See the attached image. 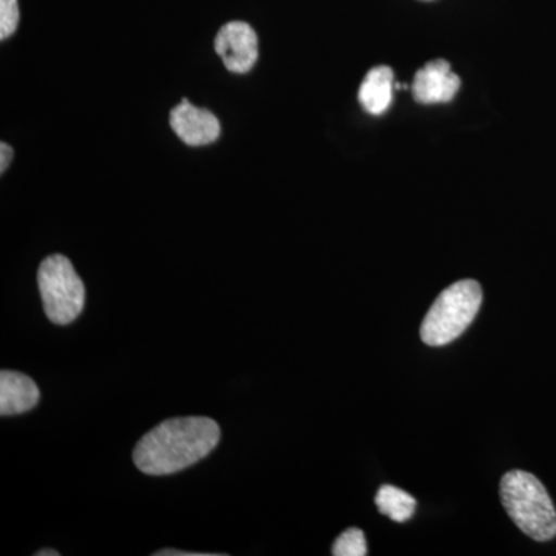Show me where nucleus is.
<instances>
[{
  "label": "nucleus",
  "mask_w": 556,
  "mask_h": 556,
  "mask_svg": "<svg viewBox=\"0 0 556 556\" xmlns=\"http://www.w3.org/2000/svg\"><path fill=\"white\" fill-rule=\"evenodd\" d=\"M482 289L477 280H460L441 292L420 327L428 346H442L463 336L481 308Z\"/></svg>",
  "instance_id": "7ed1b4c3"
},
{
  "label": "nucleus",
  "mask_w": 556,
  "mask_h": 556,
  "mask_svg": "<svg viewBox=\"0 0 556 556\" xmlns=\"http://www.w3.org/2000/svg\"><path fill=\"white\" fill-rule=\"evenodd\" d=\"M501 501L508 517L535 541L556 536V510L546 486L522 470H511L501 479Z\"/></svg>",
  "instance_id": "f03ea898"
},
{
  "label": "nucleus",
  "mask_w": 556,
  "mask_h": 556,
  "mask_svg": "<svg viewBox=\"0 0 556 556\" xmlns=\"http://www.w3.org/2000/svg\"><path fill=\"white\" fill-rule=\"evenodd\" d=\"M36 556H60V552L53 548H43V551L36 552Z\"/></svg>",
  "instance_id": "2eb2a0df"
},
{
  "label": "nucleus",
  "mask_w": 556,
  "mask_h": 556,
  "mask_svg": "<svg viewBox=\"0 0 556 556\" xmlns=\"http://www.w3.org/2000/svg\"><path fill=\"white\" fill-rule=\"evenodd\" d=\"M334 556H365L368 555L367 538L361 529H348L336 540L332 546Z\"/></svg>",
  "instance_id": "9b49d317"
},
{
  "label": "nucleus",
  "mask_w": 556,
  "mask_h": 556,
  "mask_svg": "<svg viewBox=\"0 0 556 556\" xmlns=\"http://www.w3.org/2000/svg\"><path fill=\"white\" fill-rule=\"evenodd\" d=\"M169 121L177 137L192 148L212 144L222 134L217 116L206 109L195 108L188 100H182L172 110Z\"/></svg>",
  "instance_id": "423d86ee"
},
{
  "label": "nucleus",
  "mask_w": 556,
  "mask_h": 556,
  "mask_svg": "<svg viewBox=\"0 0 556 556\" xmlns=\"http://www.w3.org/2000/svg\"><path fill=\"white\" fill-rule=\"evenodd\" d=\"M20 25V3L17 0H0V39H9Z\"/></svg>",
  "instance_id": "f8f14e48"
},
{
  "label": "nucleus",
  "mask_w": 556,
  "mask_h": 556,
  "mask_svg": "<svg viewBox=\"0 0 556 556\" xmlns=\"http://www.w3.org/2000/svg\"><path fill=\"white\" fill-rule=\"evenodd\" d=\"M38 285L43 309L54 325H68L80 316L86 288L67 257L54 254L43 260L38 270Z\"/></svg>",
  "instance_id": "20e7f679"
},
{
  "label": "nucleus",
  "mask_w": 556,
  "mask_h": 556,
  "mask_svg": "<svg viewBox=\"0 0 556 556\" xmlns=\"http://www.w3.org/2000/svg\"><path fill=\"white\" fill-rule=\"evenodd\" d=\"M218 442L219 427L211 417H174L138 442L134 463L142 473L166 477L200 463L214 452Z\"/></svg>",
  "instance_id": "f257e3e1"
},
{
  "label": "nucleus",
  "mask_w": 556,
  "mask_h": 556,
  "mask_svg": "<svg viewBox=\"0 0 556 556\" xmlns=\"http://www.w3.org/2000/svg\"><path fill=\"white\" fill-rule=\"evenodd\" d=\"M156 556H217L215 554H192V552L175 551V548H164L156 552Z\"/></svg>",
  "instance_id": "4468645a"
},
{
  "label": "nucleus",
  "mask_w": 556,
  "mask_h": 556,
  "mask_svg": "<svg viewBox=\"0 0 556 556\" xmlns=\"http://www.w3.org/2000/svg\"><path fill=\"white\" fill-rule=\"evenodd\" d=\"M215 51L229 72L244 75L258 60L257 33L247 22H229L215 38Z\"/></svg>",
  "instance_id": "39448f33"
},
{
  "label": "nucleus",
  "mask_w": 556,
  "mask_h": 556,
  "mask_svg": "<svg viewBox=\"0 0 556 556\" xmlns=\"http://www.w3.org/2000/svg\"><path fill=\"white\" fill-rule=\"evenodd\" d=\"M376 506L380 514L402 525L415 515L417 503L405 490L394 485H382L376 495Z\"/></svg>",
  "instance_id": "9d476101"
},
{
  "label": "nucleus",
  "mask_w": 556,
  "mask_h": 556,
  "mask_svg": "<svg viewBox=\"0 0 556 556\" xmlns=\"http://www.w3.org/2000/svg\"><path fill=\"white\" fill-rule=\"evenodd\" d=\"M422 2H433V0H422Z\"/></svg>",
  "instance_id": "dca6fc26"
},
{
  "label": "nucleus",
  "mask_w": 556,
  "mask_h": 556,
  "mask_svg": "<svg viewBox=\"0 0 556 556\" xmlns=\"http://www.w3.org/2000/svg\"><path fill=\"white\" fill-rule=\"evenodd\" d=\"M11 160H13V149H11L10 144L7 142H2L0 144V172H5L9 169Z\"/></svg>",
  "instance_id": "ddd939ff"
},
{
  "label": "nucleus",
  "mask_w": 556,
  "mask_h": 556,
  "mask_svg": "<svg viewBox=\"0 0 556 556\" xmlns=\"http://www.w3.org/2000/svg\"><path fill=\"white\" fill-rule=\"evenodd\" d=\"M459 87V76L452 72L447 61H431L416 73L413 97L420 104H442L452 101Z\"/></svg>",
  "instance_id": "0eeeda50"
},
{
  "label": "nucleus",
  "mask_w": 556,
  "mask_h": 556,
  "mask_svg": "<svg viewBox=\"0 0 556 556\" xmlns=\"http://www.w3.org/2000/svg\"><path fill=\"white\" fill-rule=\"evenodd\" d=\"M40 391L35 380L17 371L0 372V415L13 416L30 412L38 405Z\"/></svg>",
  "instance_id": "6e6552de"
},
{
  "label": "nucleus",
  "mask_w": 556,
  "mask_h": 556,
  "mask_svg": "<svg viewBox=\"0 0 556 556\" xmlns=\"http://www.w3.org/2000/svg\"><path fill=\"white\" fill-rule=\"evenodd\" d=\"M394 73L387 65L369 70L358 89V102L369 115H383L393 101Z\"/></svg>",
  "instance_id": "1a4fd4ad"
}]
</instances>
